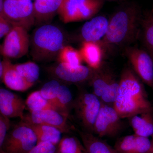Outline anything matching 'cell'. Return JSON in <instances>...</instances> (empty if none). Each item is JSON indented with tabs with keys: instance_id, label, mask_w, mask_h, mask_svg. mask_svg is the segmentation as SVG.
Returning a JSON list of instances; mask_svg holds the SVG:
<instances>
[{
	"instance_id": "4dcf8cb0",
	"label": "cell",
	"mask_w": 153,
	"mask_h": 153,
	"mask_svg": "<svg viewBox=\"0 0 153 153\" xmlns=\"http://www.w3.org/2000/svg\"><path fill=\"white\" fill-rule=\"evenodd\" d=\"M10 126L9 118L3 115H0V147H2L7 136L8 131Z\"/></svg>"
},
{
	"instance_id": "44dd1931",
	"label": "cell",
	"mask_w": 153,
	"mask_h": 153,
	"mask_svg": "<svg viewBox=\"0 0 153 153\" xmlns=\"http://www.w3.org/2000/svg\"><path fill=\"white\" fill-rule=\"evenodd\" d=\"M33 130L37 139V144L48 142L56 145L58 144L61 139L60 130L56 128L44 125L37 124L23 120Z\"/></svg>"
},
{
	"instance_id": "9a60e30c",
	"label": "cell",
	"mask_w": 153,
	"mask_h": 153,
	"mask_svg": "<svg viewBox=\"0 0 153 153\" xmlns=\"http://www.w3.org/2000/svg\"><path fill=\"white\" fill-rule=\"evenodd\" d=\"M152 146V140L149 137L134 134L119 139L114 148L119 153H149Z\"/></svg>"
},
{
	"instance_id": "e0dca14e",
	"label": "cell",
	"mask_w": 153,
	"mask_h": 153,
	"mask_svg": "<svg viewBox=\"0 0 153 153\" xmlns=\"http://www.w3.org/2000/svg\"><path fill=\"white\" fill-rule=\"evenodd\" d=\"M79 50L83 61L94 70L100 68L103 64L104 50L99 43L82 42Z\"/></svg>"
},
{
	"instance_id": "52a82bcc",
	"label": "cell",
	"mask_w": 153,
	"mask_h": 153,
	"mask_svg": "<svg viewBox=\"0 0 153 153\" xmlns=\"http://www.w3.org/2000/svg\"><path fill=\"white\" fill-rule=\"evenodd\" d=\"M124 52L137 76L153 89L152 56L148 51L131 46L125 48Z\"/></svg>"
},
{
	"instance_id": "5b68a950",
	"label": "cell",
	"mask_w": 153,
	"mask_h": 153,
	"mask_svg": "<svg viewBox=\"0 0 153 153\" xmlns=\"http://www.w3.org/2000/svg\"><path fill=\"white\" fill-rule=\"evenodd\" d=\"M0 16L15 27H22L28 31L35 25L34 5L31 0H4Z\"/></svg>"
},
{
	"instance_id": "3957f363",
	"label": "cell",
	"mask_w": 153,
	"mask_h": 153,
	"mask_svg": "<svg viewBox=\"0 0 153 153\" xmlns=\"http://www.w3.org/2000/svg\"><path fill=\"white\" fill-rule=\"evenodd\" d=\"M64 35L58 27L50 24L39 26L30 40L33 60L38 62L54 60L64 47Z\"/></svg>"
},
{
	"instance_id": "4fadbf2b",
	"label": "cell",
	"mask_w": 153,
	"mask_h": 153,
	"mask_svg": "<svg viewBox=\"0 0 153 153\" xmlns=\"http://www.w3.org/2000/svg\"><path fill=\"white\" fill-rule=\"evenodd\" d=\"M109 19L104 16H94L87 21L81 28L79 38L83 42L100 43L107 31Z\"/></svg>"
},
{
	"instance_id": "d4e9b609",
	"label": "cell",
	"mask_w": 153,
	"mask_h": 153,
	"mask_svg": "<svg viewBox=\"0 0 153 153\" xmlns=\"http://www.w3.org/2000/svg\"><path fill=\"white\" fill-rule=\"evenodd\" d=\"M25 103L30 112L48 109L55 110L58 111L55 107L43 97L39 91L30 94L26 100Z\"/></svg>"
},
{
	"instance_id": "83f0119b",
	"label": "cell",
	"mask_w": 153,
	"mask_h": 153,
	"mask_svg": "<svg viewBox=\"0 0 153 153\" xmlns=\"http://www.w3.org/2000/svg\"><path fill=\"white\" fill-rule=\"evenodd\" d=\"M60 85V82L57 80H52L45 83L39 90L43 97L55 107L59 111L57 107V97Z\"/></svg>"
},
{
	"instance_id": "e575fe53",
	"label": "cell",
	"mask_w": 153,
	"mask_h": 153,
	"mask_svg": "<svg viewBox=\"0 0 153 153\" xmlns=\"http://www.w3.org/2000/svg\"><path fill=\"white\" fill-rule=\"evenodd\" d=\"M152 137V148H151V149L150 152H149V153H153V135Z\"/></svg>"
},
{
	"instance_id": "8992f818",
	"label": "cell",
	"mask_w": 153,
	"mask_h": 153,
	"mask_svg": "<svg viewBox=\"0 0 153 153\" xmlns=\"http://www.w3.org/2000/svg\"><path fill=\"white\" fill-rule=\"evenodd\" d=\"M37 144L35 133L22 120L7 135L1 148L8 153H27Z\"/></svg>"
},
{
	"instance_id": "74e56055",
	"label": "cell",
	"mask_w": 153,
	"mask_h": 153,
	"mask_svg": "<svg viewBox=\"0 0 153 153\" xmlns=\"http://www.w3.org/2000/svg\"><path fill=\"white\" fill-rule=\"evenodd\" d=\"M152 13H153V8L152 9Z\"/></svg>"
},
{
	"instance_id": "1f68e13d",
	"label": "cell",
	"mask_w": 153,
	"mask_h": 153,
	"mask_svg": "<svg viewBox=\"0 0 153 153\" xmlns=\"http://www.w3.org/2000/svg\"><path fill=\"white\" fill-rule=\"evenodd\" d=\"M56 146L50 143H39L27 153H55Z\"/></svg>"
},
{
	"instance_id": "d590c367",
	"label": "cell",
	"mask_w": 153,
	"mask_h": 153,
	"mask_svg": "<svg viewBox=\"0 0 153 153\" xmlns=\"http://www.w3.org/2000/svg\"><path fill=\"white\" fill-rule=\"evenodd\" d=\"M1 153H8L4 151L3 150V149H1Z\"/></svg>"
},
{
	"instance_id": "cb8c5ba5",
	"label": "cell",
	"mask_w": 153,
	"mask_h": 153,
	"mask_svg": "<svg viewBox=\"0 0 153 153\" xmlns=\"http://www.w3.org/2000/svg\"><path fill=\"white\" fill-rule=\"evenodd\" d=\"M17 71L28 82L34 84L40 76V68L35 62L28 61L14 64Z\"/></svg>"
},
{
	"instance_id": "30bf717a",
	"label": "cell",
	"mask_w": 153,
	"mask_h": 153,
	"mask_svg": "<svg viewBox=\"0 0 153 153\" xmlns=\"http://www.w3.org/2000/svg\"><path fill=\"white\" fill-rule=\"evenodd\" d=\"M122 119L113 106L102 103L92 133L99 137L115 136L122 128Z\"/></svg>"
},
{
	"instance_id": "2e32d148",
	"label": "cell",
	"mask_w": 153,
	"mask_h": 153,
	"mask_svg": "<svg viewBox=\"0 0 153 153\" xmlns=\"http://www.w3.org/2000/svg\"><path fill=\"white\" fill-rule=\"evenodd\" d=\"M62 0H35L33 3L35 25L49 24L57 13Z\"/></svg>"
},
{
	"instance_id": "6da1fadb",
	"label": "cell",
	"mask_w": 153,
	"mask_h": 153,
	"mask_svg": "<svg viewBox=\"0 0 153 153\" xmlns=\"http://www.w3.org/2000/svg\"><path fill=\"white\" fill-rule=\"evenodd\" d=\"M143 16L137 3L128 1L121 3L110 17L106 35L99 43L104 50L131 46L140 37Z\"/></svg>"
},
{
	"instance_id": "d6986e66",
	"label": "cell",
	"mask_w": 153,
	"mask_h": 153,
	"mask_svg": "<svg viewBox=\"0 0 153 153\" xmlns=\"http://www.w3.org/2000/svg\"><path fill=\"white\" fill-rule=\"evenodd\" d=\"M134 134L146 137L153 135V109L129 118Z\"/></svg>"
},
{
	"instance_id": "ffe728a7",
	"label": "cell",
	"mask_w": 153,
	"mask_h": 153,
	"mask_svg": "<svg viewBox=\"0 0 153 153\" xmlns=\"http://www.w3.org/2000/svg\"><path fill=\"white\" fill-rule=\"evenodd\" d=\"M1 80L7 87L16 91H25L34 85L28 82L19 74L10 60L8 62Z\"/></svg>"
},
{
	"instance_id": "7402d4cb",
	"label": "cell",
	"mask_w": 153,
	"mask_h": 153,
	"mask_svg": "<svg viewBox=\"0 0 153 153\" xmlns=\"http://www.w3.org/2000/svg\"><path fill=\"white\" fill-rule=\"evenodd\" d=\"M82 143L88 153H119L106 142L89 132H80Z\"/></svg>"
},
{
	"instance_id": "836d02e7",
	"label": "cell",
	"mask_w": 153,
	"mask_h": 153,
	"mask_svg": "<svg viewBox=\"0 0 153 153\" xmlns=\"http://www.w3.org/2000/svg\"><path fill=\"white\" fill-rule=\"evenodd\" d=\"M104 1H108L110 2H117L122 3L128 0H104Z\"/></svg>"
},
{
	"instance_id": "603a6c76",
	"label": "cell",
	"mask_w": 153,
	"mask_h": 153,
	"mask_svg": "<svg viewBox=\"0 0 153 153\" xmlns=\"http://www.w3.org/2000/svg\"><path fill=\"white\" fill-rule=\"evenodd\" d=\"M140 36L148 52L153 57V13L143 14Z\"/></svg>"
},
{
	"instance_id": "ba28073f",
	"label": "cell",
	"mask_w": 153,
	"mask_h": 153,
	"mask_svg": "<svg viewBox=\"0 0 153 153\" xmlns=\"http://www.w3.org/2000/svg\"><path fill=\"white\" fill-rule=\"evenodd\" d=\"M28 30L15 27L5 37L1 46V53L4 58L19 59L27 55L30 45Z\"/></svg>"
},
{
	"instance_id": "f1b7e54d",
	"label": "cell",
	"mask_w": 153,
	"mask_h": 153,
	"mask_svg": "<svg viewBox=\"0 0 153 153\" xmlns=\"http://www.w3.org/2000/svg\"><path fill=\"white\" fill-rule=\"evenodd\" d=\"M72 99L70 89L66 85H60L57 97V107L59 111L67 115L68 107Z\"/></svg>"
},
{
	"instance_id": "8d00e7d4",
	"label": "cell",
	"mask_w": 153,
	"mask_h": 153,
	"mask_svg": "<svg viewBox=\"0 0 153 153\" xmlns=\"http://www.w3.org/2000/svg\"><path fill=\"white\" fill-rule=\"evenodd\" d=\"M59 153V152H58H58H56V153Z\"/></svg>"
},
{
	"instance_id": "d6a6232c",
	"label": "cell",
	"mask_w": 153,
	"mask_h": 153,
	"mask_svg": "<svg viewBox=\"0 0 153 153\" xmlns=\"http://www.w3.org/2000/svg\"><path fill=\"white\" fill-rule=\"evenodd\" d=\"M15 26L4 17L0 16V38L5 37L14 27Z\"/></svg>"
},
{
	"instance_id": "f546056e",
	"label": "cell",
	"mask_w": 153,
	"mask_h": 153,
	"mask_svg": "<svg viewBox=\"0 0 153 153\" xmlns=\"http://www.w3.org/2000/svg\"><path fill=\"white\" fill-rule=\"evenodd\" d=\"M118 88L119 80L116 78L100 98L102 103L113 106L117 97Z\"/></svg>"
},
{
	"instance_id": "f35d334b",
	"label": "cell",
	"mask_w": 153,
	"mask_h": 153,
	"mask_svg": "<svg viewBox=\"0 0 153 153\" xmlns=\"http://www.w3.org/2000/svg\"></svg>"
},
{
	"instance_id": "4316f807",
	"label": "cell",
	"mask_w": 153,
	"mask_h": 153,
	"mask_svg": "<svg viewBox=\"0 0 153 153\" xmlns=\"http://www.w3.org/2000/svg\"><path fill=\"white\" fill-rule=\"evenodd\" d=\"M60 153H88L83 143L74 137H65L61 138L58 144Z\"/></svg>"
},
{
	"instance_id": "9c48e42d",
	"label": "cell",
	"mask_w": 153,
	"mask_h": 153,
	"mask_svg": "<svg viewBox=\"0 0 153 153\" xmlns=\"http://www.w3.org/2000/svg\"><path fill=\"white\" fill-rule=\"evenodd\" d=\"M102 105L100 99L93 93L80 94L74 102L77 117L88 132L93 131L94 125Z\"/></svg>"
},
{
	"instance_id": "484cf974",
	"label": "cell",
	"mask_w": 153,
	"mask_h": 153,
	"mask_svg": "<svg viewBox=\"0 0 153 153\" xmlns=\"http://www.w3.org/2000/svg\"><path fill=\"white\" fill-rule=\"evenodd\" d=\"M57 59L59 63H67L74 66L82 65L83 61L79 50L70 46H64L62 48Z\"/></svg>"
},
{
	"instance_id": "ac0fdd59",
	"label": "cell",
	"mask_w": 153,
	"mask_h": 153,
	"mask_svg": "<svg viewBox=\"0 0 153 153\" xmlns=\"http://www.w3.org/2000/svg\"><path fill=\"white\" fill-rule=\"evenodd\" d=\"M115 78L114 72L104 64L100 68L94 70L90 79L94 94L100 98Z\"/></svg>"
},
{
	"instance_id": "8fae6325",
	"label": "cell",
	"mask_w": 153,
	"mask_h": 153,
	"mask_svg": "<svg viewBox=\"0 0 153 153\" xmlns=\"http://www.w3.org/2000/svg\"><path fill=\"white\" fill-rule=\"evenodd\" d=\"M67 115L55 110L36 111L24 117L22 120L37 124L44 125L56 128L62 133L69 131Z\"/></svg>"
},
{
	"instance_id": "5bb4252c",
	"label": "cell",
	"mask_w": 153,
	"mask_h": 153,
	"mask_svg": "<svg viewBox=\"0 0 153 153\" xmlns=\"http://www.w3.org/2000/svg\"><path fill=\"white\" fill-rule=\"evenodd\" d=\"M26 105L21 97L10 91L0 89V111L1 114L9 118L24 117Z\"/></svg>"
},
{
	"instance_id": "277c9868",
	"label": "cell",
	"mask_w": 153,
	"mask_h": 153,
	"mask_svg": "<svg viewBox=\"0 0 153 153\" xmlns=\"http://www.w3.org/2000/svg\"><path fill=\"white\" fill-rule=\"evenodd\" d=\"M104 0H62L57 13L65 24L88 21L104 6Z\"/></svg>"
},
{
	"instance_id": "7a4b0ae2",
	"label": "cell",
	"mask_w": 153,
	"mask_h": 153,
	"mask_svg": "<svg viewBox=\"0 0 153 153\" xmlns=\"http://www.w3.org/2000/svg\"><path fill=\"white\" fill-rule=\"evenodd\" d=\"M143 82L132 68L127 67L123 70L113 105L122 119L153 109Z\"/></svg>"
},
{
	"instance_id": "7c38bea8",
	"label": "cell",
	"mask_w": 153,
	"mask_h": 153,
	"mask_svg": "<svg viewBox=\"0 0 153 153\" xmlns=\"http://www.w3.org/2000/svg\"><path fill=\"white\" fill-rule=\"evenodd\" d=\"M94 70L88 66L81 65L74 66L67 63H59L54 68L53 72L56 77L62 81L78 83L90 80Z\"/></svg>"
}]
</instances>
